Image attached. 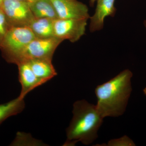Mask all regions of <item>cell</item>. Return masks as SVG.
<instances>
[{
    "label": "cell",
    "instance_id": "5bb4252c",
    "mask_svg": "<svg viewBox=\"0 0 146 146\" xmlns=\"http://www.w3.org/2000/svg\"><path fill=\"white\" fill-rule=\"evenodd\" d=\"M11 27L5 13L1 7H0V45Z\"/></svg>",
    "mask_w": 146,
    "mask_h": 146
},
{
    "label": "cell",
    "instance_id": "6da1fadb",
    "mask_svg": "<svg viewBox=\"0 0 146 146\" xmlns=\"http://www.w3.org/2000/svg\"><path fill=\"white\" fill-rule=\"evenodd\" d=\"M132 72L124 70L109 81L97 86L96 106L104 118L121 116L125 111L132 91Z\"/></svg>",
    "mask_w": 146,
    "mask_h": 146
},
{
    "label": "cell",
    "instance_id": "ba28073f",
    "mask_svg": "<svg viewBox=\"0 0 146 146\" xmlns=\"http://www.w3.org/2000/svg\"><path fill=\"white\" fill-rule=\"evenodd\" d=\"M95 13L90 16L89 31L91 33L100 31L103 29L105 18L114 17L117 12L115 0H97Z\"/></svg>",
    "mask_w": 146,
    "mask_h": 146
},
{
    "label": "cell",
    "instance_id": "9a60e30c",
    "mask_svg": "<svg viewBox=\"0 0 146 146\" xmlns=\"http://www.w3.org/2000/svg\"><path fill=\"white\" fill-rule=\"evenodd\" d=\"M108 145L133 146L136 145L130 138H129L127 136H124L121 138L118 139H112L109 141L108 143Z\"/></svg>",
    "mask_w": 146,
    "mask_h": 146
},
{
    "label": "cell",
    "instance_id": "9c48e42d",
    "mask_svg": "<svg viewBox=\"0 0 146 146\" xmlns=\"http://www.w3.org/2000/svg\"><path fill=\"white\" fill-rule=\"evenodd\" d=\"M17 65L19 71V81L22 86L19 97L24 99L29 92L45 83L35 75L28 61L20 62Z\"/></svg>",
    "mask_w": 146,
    "mask_h": 146
},
{
    "label": "cell",
    "instance_id": "30bf717a",
    "mask_svg": "<svg viewBox=\"0 0 146 146\" xmlns=\"http://www.w3.org/2000/svg\"><path fill=\"white\" fill-rule=\"evenodd\" d=\"M52 61L51 59L39 58L26 61L36 77L45 83L57 75Z\"/></svg>",
    "mask_w": 146,
    "mask_h": 146
},
{
    "label": "cell",
    "instance_id": "ac0fdd59",
    "mask_svg": "<svg viewBox=\"0 0 146 146\" xmlns=\"http://www.w3.org/2000/svg\"><path fill=\"white\" fill-rule=\"evenodd\" d=\"M3 1L4 0H0V7H1L2 5Z\"/></svg>",
    "mask_w": 146,
    "mask_h": 146
},
{
    "label": "cell",
    "instance_id": "8992f818",
    "mask_svg": "<svg viewBox=\"0 0 146 146\" xmlns=\"http://www.w3.org/2000/svg\"><path fill=\"white\" fill-rule=\"evenodd\" d=\"M1 8L11 27L28 26L35 18L27 2L4 0Z\"/></svg>",
    "mask_w": 146,
    "mask_h": 146
},
{
    "label": "cell",
    "instance_id": "ffe728a7",
    "mask_svg": "<svg viewBox=\"0 0 146 146\" xmlns=\"http://www.w3.org/2000/svg\"><path fill=\"white\" fill-rule=\"evenodd\" d=\"M144 25H145V27L146 28V20H145V21H144Z\"/></svg>",
    "mask_w": 146,
    "mask_h": 146
},
{
    "label": "cell",
    "instance_id": "8fae6325",
    "mask_svg": "<svg viewBox=\"0 0 146 146\" xmlns=\"http://www.w3.org/2000/svg\"><path fill=\"white\" fill-rule=\"evenodd\" d=\"M54 21L50 18H35L28 27L31 29L36 38L53 37Z\"/></svg>",
    "mask_w": 146,
    "mask_h": 146
},
{
    "label": "cell",
    "instance_id": "d6986e66",
    "mask_svg": "<svg viewBox=\"0 0 146 146\" xmlns=\"http://www.w3.org/2000/svg\"><path fill=\"white\" fill-rule=\"evenodd\" d=\"M143 92H144V94H145V95H146V88H145V89H144Z\"/></svg>",
    "mask_w": 146,
    "mask_h": 146
},
{
    "label": "cell",
    "instance_id": "7a4b0ae2",
    "mask_svg": "<svg viewBox=\"0 0 146 146\" xmlns=\"http://www.w3.org/2000/svg\"><path fill=\"white\" fill-rule=\"evenodd\" d=\"M73 107V117L66 131L67 139L64 145L74 146L78 142L90 145L98 138L104 118L96 106L85 100L75 102Z\"/></svg>",
    "mask_w": 146,
    "mask_h": 146
},
{
    "label": "cell",
    "instance_id": "2e32d148",
    "mask_svg": "<svg viewBox=\"0 0 146 146\" xmlns=\"http://www.w3.org/2000/svg\"><path fill=\"white\" fill-rule=\"evenodd\" d=\"M97 1V0H90L89 1V4H90V6L93 7Z\"/></svg>",
    "mask_w": 146,
    "mask_h": 146
},
{
    "label": "cell",
    "instance_id": "4fadbf2b",
    "mask_svg": "<svg viewBox=\"0 0 146 146\" xmlns=\"http://www.w3.org/2000/svg\"><path fill=\"white\" fill-rule=\"evenodd\" d=\"M25 108L24 99L19 96L8 102L0 104V125L7 118L21 113Z\"/></svg>",
    "mask_w": 146,
    "mask_h": 146
},
{
    "label": "cell",
    "instance_id": "5b68a950",
    "mask_svg": "<svg viewBox=\"0 0 146 146\" xmlns=\"http://www.w3.org/2000/svg\"><path fill=\"white\" fill-rule=\"evenodd\" d=\"M88 19H58L53 22L54 35L72 43L78 41L85 34Z\"/></svg>",
    "mask_w": 146,
    "mask_h": 146
},
{
    "label": "cell",
    "instance_id": "7c38bea8",
    "mask_svg": "<svg viewBox=\"0 0 146 146\" xmlns=\"http://www.w3.org/2000/svg\"><path fill=\"white\" fill-rule=\"evenodd\" d=\"M33 16L36 18L58 19L57 13L50 0H36L28 3Z\"/></svg>",
    "mask_w": 146,
    "mask_h": 146
},
{
    "label": "cell",
    "instance_id": "277c9868",
    "mask_svg": "<svg viewBox=\"0 0 146 146\" xmlns=\"http://www.w3.org/2000/svg\"><path fill=\"white\" fill-rule=\"evenodd\" d=\"M63 40L56 37L35 38L22 50L15 64L33 59L45 58L52 60L53 55Z\"/></svg>",
    "mask_w": 146,
    "mask_h": 146
},
{
    "label": "cell",
    "instance_id": "3957f363",
    "mask_svg": "<svg viewBox=\"0 0 146 146\" xmlns=\"http://www.w3.org/2000/svg\"><path fill=\"white\" fill-rule=\"evenodd\" d=\"M35 38L29 27H11L0 45L6 60L15 63L22 50Z\"/></svg>",
    "mask_w": 146,
    "mask_h": 146
},
{
    "label": "cell",
    "instance_id": "e0dca14e",
    "mask_svg": "<svg viewBox=\"0 0 146 146\" xmlns=\"http://www.w3.org/2000/svg\"><path fill=\"white\" fill-rule=\"evenodd\" d=\"M18 1L27 2L28 3H31L35 1H36V0H18Z\"/></svg>",
    "mask_w": 146,
    "mask_h": 146
},
{
    "label": "cell",
    "instance_id": "52a82bcc",
    "mask_svg": "<svg viewBox=\"0 0 146 146\" xmlns=\"http://www.w3.org/2000/svg\"><path fill=\"white\" fill-rule=\"evenodd\" d=\"M59 19H89V9L77 0H50Z\"/></svg>",
    "mask_w": 146,
    "mask_h": 146
}]
</instances>
